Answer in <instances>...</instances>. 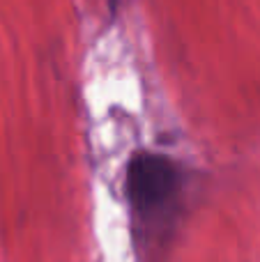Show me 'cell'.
Segmentation results:
<instances>
[{"instance_id": "6da1fadb", "label": "cell", "mask_w": 260, "mask_h": 262, "mask_svg": "<svg viewBox=\"0 0 260 262\" xmlns=\"http://www.w3.org/2000/svg\"><path fill=\"white\" fill-rule=\"evenodd\" d=\"M180 189V170L168 157L138 152L127 166V195L134 209L155 214L173 200Z\"/></svg>"}]
</instances>
